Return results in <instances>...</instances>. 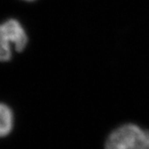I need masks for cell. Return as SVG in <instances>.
<instances>
[{
	"label": "cell",
	"instance_id": "obj_1",
	"mask_svg": "<svg viewBox=\"0 0 149 149\" xmlns=\"http://www.w3.org/2000/svg\"><path fill=\"white\" fill-rule=\"evenodd\" d=\"M105 149H149V131L133 123L123 124L109 135Z\"/></svg>",
	"mask_w": 149,
	"mask_h": 149
},
{
	"label": "cell",
	"instance_id": "obj_2",
	"mask_svg": "<svg viewBox=\"0 0 149 149\" xmlns=\"http://www.w3.org/2000/svg\"><path fill=\"white\" fill-rule=\"evenodd\" d=\"M27 43V33L19 22L10 19L0 24V61H9L13 47L22 52Z\"/></svg>",
	"mask_w": 149,
	"mask_h": 149
},
{
	"label": "cell",
	"instance_id": "obj_3",
	"mask_svg": "<svg viewBox=\"0 0 149 149\" xmlns=\"http://www.w3.org/2000/svg\"><path fill=\"white\" fill-rule=\"evenodd\" d=\"M13 125L14 117L12 109L5 104L0 103V139L11 133Z\"/></svg>",
	"mask_w": 149,
	"mask_h": 149
},
{
	"label": "cell",
	"instance_id": "obj_4",
	"mask_svg": "<svg viewBox=\"0 0 149 149\" xmlns=\"http://www.w3.org/2000/svg\"><path fill=\"white\" fill-rule=\"evenodd\" d=\"M27 1H33V0H27Z\"/></svg>",
	"mask_w": 149,
	"mask_h": 149
}]
</instances>
